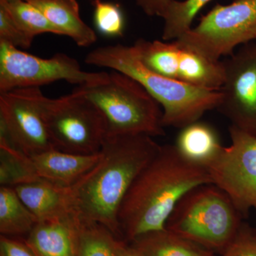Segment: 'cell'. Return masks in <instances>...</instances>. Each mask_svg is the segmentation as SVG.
<instances>
[{"instance_id":"1","label":"cell","mask_w":256,"mask_h":256,"mask_svg":"<svg viewBox=\"0 0 256 256\" xmlns=\"http://www.w3.org/2000/svg\"><path fill=\"white\" fill-rule=\"evenodd\" d=\"M212 184L203 165L193 162L176 146H161L132 183L118 213L120 234L126 242L165 228L178 202L190 190Z\"/></svg>"},{"instance_id":"2","label":"cell","mask_w":256,"mask_h":256,"mask_svg":"<svg viewBox=\"0 0 256 256\" xmlns=\"http://www.w3.org/2000/svg\"><path fill=\"white\" fill-rule=\"evenodd\" d=\"M161 146L148 134H108L99 162L74 185L80 218L104 226L118 238L121 204Z\"/></svg>"},{"instance_id":"3","label":"cell","mask_w":256,"mask_h":256,"mask_svg":"<svg viewBox=\"0 0 256 256\" xmlns=\"http://www.w3.org/2000/svg\"><path fill=\"white\" fill-rule=\"evenodd\" d=\"M86 64L121 72L139 82L161 106L164 127L183 128L196 122L207 111L216 109L220 90L193 86L166 78L143 65L132 46L98 47L89 52Z\"/></svg>"},{"instance_id":"4","label":"cell","mask_w":256,"mask_h":256,"mask_svg":"<svg viewBox=\"0 0 256 256\" xmlns=\"http://www.w3.org/2000/svg\"><path fill=\"white\" fill-rule=\"evenodd\" d=\"M242 216L225 192L207 184L180 198L165 228L210 252L223 254L236 236Z\"/></svg>"},{"instance_id":"5","label":"cell","mask_w":256,"mask_h":256,"mask_svg":"<svg viewBox=\"0 0 256 256\" xmlns=\"http://www.w3.org/2000/svg\"><path fill=\"white\" fill-rule=\"evenodd\" d=\"M77 88L104 114L108 134L164 136L161 106L132 77L112 70Z\"/></svg>"},{"instance_id":"6","label":"cell","mask_w":256,"mask_h":256,"mask_svg":"<svg viewBox=\"0 0 256 256\" xmlns=\"http://www.w3.org/2000/svg\"><path fill=\"white\" fill-rule=\"evenodd\" d=\"M44 114L54 149L79 154L100 152L108 136L107 121L78 88L57 98L46 97Z\"/></svg>"},{"instance_id":"7","label":"cell","mask_w":256,"mask_h":256,"mask_svg":"<svg viewBox=\"0 0 256 256\" xmlns=\"http://www.w3.org/2000/svg\"><path fill=\"white\" fill-rule=\"evenodd\" d=\"M256 28V0H234L230 4H216L176 41L210 60H220L237 46L254 41Z\"/></svg>"},{"instance_id":"8","label":"cell","mask_w":256,"mask_h":256,"mask_svg":"<svg viewBox=\"0 0 256 256\" xmlns=\"http://www.w3.org/2000/svg\"><path fill=\"white\" fill-rule=\"evenodd\" d=\"M106 74L82 70L78 60L65 54L44 58L0 42V92L40 88L58 80L79 86L100 80Z\"/></svg>"},{"instance_id":"9","label":"cell","mask_w":256,"mask_h":256,"mask_svg":"<svg viewBox=\"0 0 256 256\" xmlns=\"http://www.w3.org/2000/svg\"><path fill=\"white\" fill-rule=\"evenodd\" d=\"M40 88L0 92V144L28 156L54 149Z\"/></svg>"},{"instance_id":"10","label":"cell","mask_w":256,"mask_h":256,"mask_svg":"<svg viewBox=\"0 0 256 256\" xmlns=\"http://www.w3.org/2000/svg\"><path fill=\"white\" fill-rule=\"evenodd\" d=\"M232 144L204 165L212 183L225 192L242 216L256 210V137L230 126Z\"/></svg>"},{"instance_id":"11","label":"cell","mask_w":256,"mask_h":256,"mask_svg":"<svg viewBox=\"0 0 256 256\" xmlns=\"http://www.w3.org/2000/svg\"><path fill=\"white\" fill-rule=\"evenodd\" d=\"M217 110L232 126L256 137V40L242 45L226 60Z\"/></svg>"},{"instance_id":"12","label":"cell","mask_w":256,"mask_h":256,"mask_svg":"<svg viewBox=\"0 0 256 256\" xmlns=\"http://www.w3.org/2000/svg\"><path fill=\"white\" fill-rule=\"evenodd\" d=\"M101 152L79 154L50 149L30 156L40 180L62 186H72L92 171L100 160Z\"/></svg>"},{"instance_id":"13","label":"cell","mask_w":256,"mask_h":256,"mask_svg":"<svg viewBox=\"0 0 256 256\" xmlns=\"http://www.w3.org/2000/svg\"><path fill=\"white\" fill-rule=\"evenodd\" d=\"M80 224L78 214L40 220L25 242L37 256H78Z\"/></svg>"},{"instance_id":"14","label":"cell","mask_w":256,"mask_h":256,"mask_svg":"<svg viewBox=\"0 0 256 256\" xmlns=\"http://www.w3.org/2000/svg\"><path fill=\"white\" fill-rule=\"evenodd\" d=\"M14 188L38 222L78 214L74 186H58L38 180Z\"/></svg>"},{"instance_id":"15","label":"cell","mask_w":256,"mask_h":256,"mask_svg":"<svg viewBox=\"0 0 256 256\" xmlns=\"http://www.w3.org/2000/svg\"><path fill=\"white\" fill-rule=\"evenodd\" d=\"M44 14L50 23L60 30L62 36L72 38L77 46H92L97 41V35L82 21L78 3L64 0H26Z\"/></svg>"},{"instance_id":"16","label":"cell","mask_w":256,"mask_h":256,"mask_svg":"<svg viewBox=\"0 0 256 256\" xmlns=\"http://www.w3.org/2000/svg\"><path fill=\"white\" fill-rule=\"evenodd\" d=\"M178 44L181 48L178 82L207 90H220L224 80L222 60H210L178 42Z\"/></svg>"},{"instance_id":"17","label":"cell","mask_w":256,"mask_h":256,"mask_svg":"<svg viewBox=\"0 0 256 256\" xmlns=\"http://www.w3.org/2000/svg\"><path fill=\"white\" fill-rule=\"evenodd\" d=\"M130 245L142 256H214V252L165 228L140 236Z\"/></svg>"},{"instance_id":"18","label":"cell","mask_w":256,"mask_h":256,"mask_svg":"<svg viewBox=\"0 0 256 256\" xmlns=\"http://www.w3.org/2000/svg\"><path fill=\"white\" fill-rule=\"evenodd\" d=\"M175 146L186 159L204 166L223 146L214 129L198 121L182 128Z\"/></svg>"},{"instance_id":"19","label":"cell","mask_w":256,"mask_h":256,"mask_svg":"<svg viewBox=\"0 0 256 256\" xmlns=\"http://www.w3.org/2000/svg\"><path fill=\"white\" fill-rule=\"evenodd\" d=\"M132 46L146 68L166 78L178 80L181 48L178 42L139 38Z\"/></svg>"},{"instance_id":"20","label":"cell","mask_w":256,"mask_h":256,"mask_svg":"<svg viewBox=\"0 0 256 256\" xmlns=\"http://www.w3.org/2000/svg\"><path fill=\"white\" fill-rule=\"evenodd\" d=\"M38 222L12 186L0 188V233L6 236L30 234Z\"/></svg>"},{"instance_id":"21","label":"cell","mask_w":256,"mask_h":256,"mask_svg":"<svg viewBox=\"0 0 256 256\" xmlns=\"http://www.w3.org/2000/svg\"><path fill=\"white\" fill-rule=\"evenodd\" d=\"M212 0H173L160 18L164 20L162 38L164 41L176 40L191 30L197 14Z\"/></svg>"},{"instance_id":"22","label":"cell","mask_w":256,"mask_h":256,"mask_svg":"<svg viewBox=\"0 0 256 256\" xmlns=\"http://www.w3.org/2000/svg\"><path fill=\"white\" fill-rule=\"evenodd\" d=\"M0 6H3L18 26L34 40L43 34L62 36L60 30L50 23L41 10L26 0H0Z\"/></svg>"},{"instance_id":"23","label":"cell","mask_w":256,"mask_h":256,"mask_svg":"<svg viewBox=\"0 0 256 256\" xmlns=\"http://www.w3.org/2000/svg\"><path fill=\"white\" fill-rule=\"evenodd\" d=\"M40 180L32 166L30 156L0 144V184L15 188Z\"/></svg>"},{"instance_id":"24","label":"cell","mask_w":256,"mask_h":256,"mask_svg":"<svg viewBox=\"0 0 256 256\" xmlns=\"http://www.w3.org/2000/svg\"><path fill=\"white\" fill-rule=\"evenodd\" d=\"M118 240L104 226L80 218L78 256H116Z\"/></svg>"},{"instance_id":"25","label":"cell","mask_w":256,"mask_h":256,"mask_svg":"<svg viewBox=\"0 0 256 256\" xmlns=\"http://www.w3.org/2000/svg\"><path fill=\"white\" fill-rule=\"evenodd\" d=\"M92 4L94 24L98 31L106 36H122L126 22L119 4L102 0H95Z\"/></svg>"},{"instance_id":"26","label":"cell","mask_w":256,"mask_h":256,"mask_svg":"<svg viewBox=\"0 0 256 256\" xmlns=\"http://www.w3.org/2000/svg\"><path fill=\"white\" fill-rule=\"evenodd\" d=\"M33 41L34 38L28 36L8 12L0 6V42H6L21 50H28Z\"/></svg>"},{"instance_id":"27","label":"cell","mask_w":256,"mask_h":256,"mask_svg":"<svg viewBox=\"0 0 256 256\" xmlns=\"http://www.w3.org/2000/svg\"><path fill=\"white\" fill-rule=\"evenodd\" d=\"M222 256H256V233L242 225L236 236Z\"/></svg>"},{"instance_id":"28","label":"cell","mask_w":256,"mask_h":256,"mask_svg":"<svg viewBox=\"0 0 256 256\" xmlns=\"http://www.w3.org/2000/svg\"><path fill=\"white\" fill-rule=\"evenodd\" d=\"M0 256H37L26 242L0 236Z\"/></svg>"},{"instance_id":"29","label":"cell","mask_w":256,"mask_h":256,"mask_svg":"<svg viewBox=\"0 0 256 256\" xmlns=\"http://www.w3.org/2000/svg\"><path fill=\"white\" fill-rule=\"evenodd\" d=\"M136 4L148 16H160L173 0H134Z\"/></svg>"},{"instance_id":"30","label":"cell","mask_w":256,"mask_h":256,"mask_svg":"<svg viewBox=\"0 0 256 256\" xmlns=\"http://www.w3.org/2000/svg\"><path fill=\"white\" fill-rule=\"evenodd\" d=\"M116 256H142L131 245L118 238L116 245Z\"/></svg>"},{"instance_id":"31","label":"cell","mask_w":256,"mask_h":256,"mask_svg":"<svg viewBox=\"0 0 256 256\" xmlns=\"http://www.w3.org/2000/svg\"><path fill=\"white\" fill-rule=\"evenodd\" d=\"M64 1L68 2L70 3H74V4L78 3V1H77V0H64Z\"/></svg>"},{"instance_id":"32","label":"cell","mask_w":256,"mask_h":256,"mask_svg":"<svg viewBox=\"0 0 256 256\" xmlns=\"http://www.w3.org/2000/svg\"><path fill=\"white\" fill-rule=\"evenodd\" d=\"M252 38H254V40H256V28L255 31H254V35H252Z\"/></svg>"},{"instance_id":"33","label":"cell","mask_w":256,"mask_h":256,"mask_svg":"<svg viewBox=\"0 0 256 256\" xmlns=\"http://www.w3.org/2000/svg\"><path fill=\"white\" fill-rule=\"evenodd\" d=\"M88 1L90 2L92 4V3L94 2L95 1V0H88Z\"/></svg>"}]
</instances>
